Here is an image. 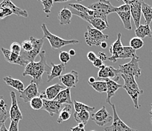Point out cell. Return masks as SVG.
Wrapping results in <instances>:
<instances>
[{
    "mask_svg": "<svg viewBox=\"0 0 152 131\" xmlns=\"http://www.w3.org/2000/svg\"><path fill=\"white\" fill-rule=\"evenodd\" d=\"M40 61L39 62L31 61L26 65L22 76H30L32 77L31 83H35L37 86L40 85L42 81V76L44 73H46L48 75L50 74L52 67L47 64L46 56L45 51H42L39 54Z\"/></svg>",
    "mask_w": 152,
    "mask_h": 131,
    "instance_id": "obj_1",
    "label": "cell"
},
{
    "mask_svg": "<svg viewBox=\"0 0 152 131\" xmlns=\"http://www.w3.org/2000/svg\"><path fill=\"white\" fill-rule=\"evenodd\" d=\"M44 44V38L37 39L34 37H30L29 40L22 42L21 52L20 56L23 60L27 62L34 61L35 59L41 52V49Z\"/></svg>",
    "mask_w": 152,
    "mask_h": 131,
    "instance_id": "obj_2",
    "label": "cell"
},
{
    "mask_svg": "<svg viewBox=\"0 0 152 131\" xmlns=\"http://www.w3.org/2000/svg\"><path fill=\"white\" fill-rule=\"evenodd\" d=\"M121 77L124 78V81L123 88L126 91L129 97L132 99L135 109H139L140 106L139 104V97L140 95L143 94L144 91L139 89V85H138L137 82L135 81L134 77L124 75V74H121Z\"/></svg>",
    "mask_w": 152,
    "mask_h": 131,
    "instance_id": "obj_3",
    "label": "cell"
},
{
    "mask_svg": "<svg viewBox=\"0 0 152 131\" xmlns=\"http://www.w3.org/2000/svg\"><path fill=\"white\" fill-rule=\"evenodd\" d=\"M41 28H42V32H43V38H45V39L49 40V43H50L51 46H52V48L53 49H58L67 45L77 44L80 42L79 40H64L62 38H61V37L52 34L48 30L46 25L44 23L42 24Z\"/></svg>",
    "mask_w": 152,
    "mask_h": 131,
    "instance_id": "obj_4",
    "label": "cell"
},
{
    "mask_svg": "<svg viewBox=\"0 0 152 131\" xmlns=\"http://www.w3.org/2000/svg\"><path fill=\"white\" fill-rule=\"evenodd\" d=\"M86 32L84 34L85 40L89 46L92 45H100L102 42H105L106 40L109 38V36L103 34V32L96 29L87 26Z\"/></svg>",
    "mask_w": 152,
    "mask_h": 131,
    "instance_id": "obj_5",
    "label": "cell"
},
{
    "mask_svg": "<svg viewBox=\"0 0 152 131\" xmlns=\"http://www.w3.org/2000/svg\"><path fill=\"white\" fill-rule=\"evenodd\" d=\"M140 59H132L129 62L119 65V71L121 74L132 76L135 78H139L142 74V70L139 67Z\"/></svg>",
    "mask_w": 152,
    "mask_h": 131,
    "instance_id": "obj_6",
    "label": "cell"
},
{
    "mask_svg": "<svg viewBox=\"0 0 152 131\" xmlns=\"http://www.w3.org/2000/svg\"><path fill=\"white\" fill-rule=\"evenodd\" d=\"M71 12L73 15H77L78 17L81 18L83 20H86L88 23L91 24L92 26V27L98 30H100V31H103V30H106V29L108 27V24L106 23L105 21H104L103 20L100 18H95L94 16H90L87 13H83V12H77V11L74 10V9H72Z\"/></svg>",
    "mask_w": 152,
    "mask_h": 131,
    "instance_id": "obj_7",
    "label": "cell"
},
{
    "mask_svg": "<svg viewBox=\"0 0 152 131\" xmlns=\"http://www.w3.org/2000/svg\"><path fill=\"white\" fill-rule=\"evenodd\" d=\"M112 109H113V121L110 126L104 128V131H138L137 130L132 129L127 126L125 123L119 118L117 114V110H116V105L114 104L110 105Z\"/></svg>",
    "mask_w": 152,
    "mask_h": 131,
    "instance_id": "obj_8",
    "label": "cell"
},
{
    "mask_svg": "<svg viewBox=\"0 0 152 131\" xmlns=\"http://www.w3.org/2000/svg\"><path fill=\"white\" fill-rule=\"evenodd\" d=\"M87 8L107 17L109 14L114 13L115 10V6L112 5L109 1L105 0H100L99 2L89 4Z\"/></svg>",
    "mask_w": 152,
    "mask_h": 131,
    "instance_id": "obj_9",
    "label": "cell"
},
{
    "mask_svg": "<svg viewBox=\"0 0 152 131\" xmlns=\"http://www.w3.org/2000/svg\"><path fill=\"white\" fill-rule=\"evenodd\" d=\"M90 118L99 127H104L108 123L113 121V116L107 111L105 106H102L97 112L92 113Z\"/></svg>",
    "mask_w": 152,
    "mask_h": 131,
    "instance_id": "obj_10",
    "label": "cell"
},
{
    "mask_svg": "<svg viewBox=\"0 0 152 131\" xmlns=\"http://www.w3.org/2000/svg\"><path fill=\"white\" fill-rule=\"evenodd\" d=\"M124 4L130 6L131 15L133 19V21L135 24L136 28L141 25L140 20L141 16H142V5L143 1L142 0H133V1H127L124 0Z\"/></svg>",
    "mask_w": 152,
    "mask_h": 131,
    "instance_id": "obj_11",
    "label": "cell"
},
{
    "mask_svg": "<svg viewBox=\"0 0 152 131\" xmlns=\"http://www.w3.org/2000/svg\"><path fill=\"white\" fill-rule=\"evenodd\" d=\"M120 73L119 69H115L111 66H106L104 64L102 68L98 72V79L99 81L104 79H110L115 82L120 81L118 74Z\"/></svg>",
    "mask_w": 152,
    "mask_h": 131,
    "instance_id": "obj_12",
    "label": "cell"
},
{
    "mask_svg": "<svg viewBox=\"0 0 152 131\" xmlns=\"http://www.w3.org/2000/svg\"><path fill=\"white\" fill-rule=\"evenodd\" d=\"M39 89L37 84L35 83H31L29 84L28 86L24 89V90L20 94V99H21L24 102H30L34 98L39 96Z\"/></svg>",
    "mask_w": 152,
    "mask_h": 131,
    "instance_id": "obj_13",
    "label": "cell"
},
{
    "mask_svg": "<svg viewBox=\"0 0 152 131\" xmlns=\"http://www.w3.org/2000/svg\"><path fill=\"white\" fill-rule=\"evenodd\" d=\"M11 99H12V105H11L10 111H9V114H10L11 121H20V120L23 119V115L20 110V108L18 103L17 96L15 91H12L10 92Z\"/></svg>",
    "mask_w": 152,
    "mask_h": 131,
    "instance_id": "obj_14",
    "label": "cell"
},
{
    "mask_svg": "<svg viewBox=\"0 0 152 131\" xmlns=\"http://www.w3.org/2000/svg\"><path fill=\"white\" fill-rule=\"evenodd\" d=\"M59 81L67 88H75L79 82V74L76 71H71L70 73L63 74L59 78Z\"/></svg>",
    "mask_w": 152,
    "mask_h": 131,
    "instance_id": "obj_15",
    "label": "cell"
},
{
    "mask_svg": "<svg viewBox=\"0 0 152 131\" xmlns=\"http://www.w3.org/2000/svg\"><path fill=\"white\" fill-rule=\"evenodd\" d=\"M1 51H2V54L4 55L5 60L8 62L10 63V64H18V65L26 67V65L29 63L23 60L20 55H18V54H15L14 52H11L10 49H6L5 48L2 47L1 48Z\"/></svg>",
    "mask_w": 152,
    "mask_h": 131,
    "instance_id": "obj_16",
    "label": "cell"
},
{
    "mask_svg": "<svg viewBox=\"0 0 152 131\" xmlns=\"http://www.w3.org/2000/svg\"><path fill=\"white\" fill-rule=\"evenodd\" d=\"M139 59V56L136 54V51L134 50L130 46H124V49L116 57H108V60L110 62L116 63L118 59Z\"/></svg>",
    "mask_w": 152,
    "mask_h": 131,
    "instance_id": "obj_17",
    "label": "cell"
},
{
    "mask_svg": "<svg viewBox=\"0 0 152 131\" xmlns=\"http://www.w3.org/2000/svg\"><path fill=\"white\" fill-rule=\"evenodd\" d=\"M62 106L63 105L55 100H43L42 108L49 113L50 116L53 117L55 114L61 112L62 110Z\"/></svg>",
    "mask_w": 152,
    "mask_h": 131,
    "instance_id": "obj_18",
    "label": "cell"
},
{
    "mask_svg": "<svg viewBox=\"0 0 152 131\" xmlns=\"http://www.w3.org/2000/svg\"><path fill=\"white\" fill-rule=\"evenodd\" d=\"M5 8L12 10L14 15L21 16V17L23 18L28 17V13H27V11L23 10V9H21L18 6H16L13 2H11L10 0H4L2 2H0V9H5Z\"/></svg>",
    "mask_w": 152,
    "mask_h": 131,
    "instance_id": "obj_19",
    "label": "cell"
},
{
    "mask_svg": "<svg viewBox=\"0 0 152 131\" xmlns=\"http://www.w3.org/2000/svg\"><path fill=\"white\" fill-rule=\"evenodd\" d=\"M104 81L107 83V99H106L105 102L106 103H108L109 105H111L112 103L110 102V99L113 96H115V93L119 89L123 88V85L118 84L117 82L114 81H111L110 79H104Z\"/></svg>",
    "mask_w": 152,
    "mask_h": 131,
    "instance_id": "obj_20",
    "label": "cell"
},
{
    "mask_svg": "<svg viewBox=\"0 0 152 131\" xmlns=\"http://www.w3.org/2000/svg\"><path fill=\"white\" fill-rule=\"evenodd\" d=\"M51 65H52V70L50 74L48 75L47 82H50L56 78H60L61 76H62L64 71H65V64L62 63L59 64H55L54 63L51 62Z\"/></svg>",
    "mask_w": 152,
    "mask_h": 131,
    "instance_id": "obj_21",
    "label": "cell"
},
{
    "mask_svg": "<svg viewBox=\"0 0 152 131\" xmlns=\"http://www.w3.org/2000/svg\"><path fill=\"white\" fill-rule=\"evenodd\" d=\"M55 101H57L58 102L61 103V105H72L73 102H72L71 96H70V88H66L65 89L59 92V94L58 95L57 97L55 99Z\"/></svg>",
    "mask_w": 152,
    "mask_h": 131,
    "instance_id": "obj_22",
    "label": "cell"
},
{
    "mask_svg": "<svg viewBox=\"0 0 152 131\" xmlns=\"http://www.w3.org/2000/svg\"><path fill=\"white\" fill-rule=\"evenodd\" d=\"M72 15H73V14L70 9H67V8H63L58 12V18L60 21L61 25L70 24V22H71Z\"/></svg>",
    "mask_w": 152,
    "mask_h": 131,
    "instance_id": "obj_23",
    "label": "cell"
},
{
    "mask_svg": "<svg viewBox=\"0 0 152 131\" xmlns=\"http://www.w3.org/2000/svg\"><path fill=\"white\" fill-rule=\"evenodd\" d=\"M65 89L66 88L64 87L63 86L59 85L58 83H55L52 85V86H49L45 89L48 100H55V98L57 97L58 95L59 94V92Z\"/></svg>",
    "mask_w": 152,
    "mask_h": 131,
    "instance_id": "obj_24",
    "label": "cell"
},
{
    "mask_svg": "<svg viewBox=\"0 0 152 131\" xmlns=\"http://www.w3.org/2000/svg\"><path fill=\"white\" fill-rule=\"evenodd\" d=\"M3 81L8 86H12L20 92H22L25 89L24 84L20 80L15 79V78H12V77H5L3 78Z\"/></svg>",
    "mask_w": 152,
    "mask_h": 131,
    "instance_id": "obj_25",
    "label": "cell"
},
{
    "mask_svg": "<svg viewBox=\"0 0 152 131\" xmlns=\"http://www.w3.org/2000/svg\"><path fill=\"white\" fill-rule=\"evenodd\" d=\"M135 34L136 37H139L142 40L147 37L149 38L152 37V31L151 30L150 25L148 24H144V25L141 24L138 28L135 29Z\"/></svg>",
    "mask_w": 152,
    "mask_h": 131,
    "instance_id": "obj_26",
    "label": "cell"
},
{
    "mask_svg": "<svg viewBox=\"0 0 152 131\" xmlns=\"http://www.w3.org/2000/svg\"><path fill=\"white\" fill-rule=\"evenodd\" d=\"M124 49L122 42H121V34L119 33L117 34V39L114 42H113L110 47V52L112 56L111 57H116L121 53V51Z\"/></svg>",
    "mask_w": 152,
    "mask_h": 131,
    "instance_id": "obj_27",
    "label": "cell"
},
{
    "mask_svg": "<svg viewBox=\"0 0 152 131\" xmlns=\"http://www.w3.org/2000/svg\"><path fill=\"white\" fill-rule=\"evenodd\" d=\"M119 15L120 18L121 19L124 24V27L128 30H132V25H131V11H126V12H117Z\"/></svg>",
    "mask_w": 152,
    "mask_h": 131,
    "instance_id": "obj_28",
    "label": "cell"
},
{
    "mask_svg": "<svg viewBox=\"0 0 152 131\" xmlns=\"http://www.w3.org/2000/svg\"><path fill=\"white\" fill-rule=\"evenodd\" d=\"M71 105H65L64 107L61 111V112L59 113V116L57 120V122L58 124H61V123L64 122V121H68L70 118V116H71Z\"/></svg>",
    "mask_w": 152,
    "mask_h": 131,
    "instance_id": "obj_29",
    "label": "cell"
},
{
    "mask_svg": "<svg viewBox=\"0 0 152 131\" xmlns=\"http://www.w3.org/2000/svg\"><path fill=\"white\" fill-rule=\"evenodd\" d=\"M142 13L145 18V24L150 25L152 21V7L143 2L142 5Z\"/></svg>",
    "mask_w": 152,
    "mask_h": 131,
    "instance_id": "obj_30",
    "label": "cell"
},
{
    "mask_svg": "<svg viewBox=\"0 0 152 131\" xmlns=\"http://www.w3.org/2000/svg\"><path fill=\"white\" fill-rule=\"evenodd\" d=\"M74 117L75 121L78 124H83L84 125H86L90 118V114L88 111H81L80 113H74Z\"/></svg>",
    "mask_w": 152,
    "mask_h": 131,
    "instance_id": "obj_31",
    "label": "cell"
},
{
    "mask_svg": "<svg viewBox=\"0 0 152 131\" xmlns=\"http://www.w3.org/2000/svg\"><path fill=\"white\" fill-rule=\"evenodd\" d=\"M74 109L75 112L80 113L81 111H88V112H92L95 110V107H90V106L87 105L83 104L82 102L74 100Z\"/></svg>",
    "mask_w": 152,
    "mask_h": 131,
    "instance_id": "obj_32",
    "label": "cell"
},
{
    "mask_svg": "<svg viewBox=\"0 0 152 131\" xmlns=\"http://www.w3.org/2000/svg\"><path fill=\"white\" fill-rule=\"evenodd\" d=\"M96 92L99 93H104L107 92V83L104 81H98L92 84H89Z\"/></svg>",
    "mask_w": 152,
    "mask_h": 131,
    "instance_id": "obj_33",
    "label": "cell"
},
{
    "mask_svg": "<svg viewBox=\"0 0 152 131\" xmlns=\"http://www.w3.org/2000/svg\"><path fill=\"white\" fill-rule=\"evenodd\" d=\"M68 6H70V8H72L74 10L77 11V12H83V13H87L90 16H93L95 12L91 9H88L87 7L84 6V5H81V4H77V3H69Z\"/></svg>",
    "mask_w": 152,
    "mask_h": 131,
    "instance_id": "obj_34",
    "label": "cell"
},
{
    "mask_svg": "<svg viewBox=\"0 0 152 131\" xmlns=\"http://www.w3.org/2000/svg\"><path fill=\"white\" fill-rule=\"evenodd\" d=\"M30 107L32 108V109L36 110H40L43 108V100L42 99L37 96V97L34 98L30 102Z\"/></svg>",
    "mask_w": 152,
    "mask_h": 131,
    "instance_id": "obj_35",
    "label": "cell"
},
{
    "mask_svg": "<svg viewBox=\"0 0 152 131\" xmlns=\"http://www.w3.org/2000/svg\"><path fill=\"white\" fill-rule=\"evenodd\" d=\"M9 118H10V114H9V110H8V106L0 108V129L2 125L5 124V122Z\"/></svg>",
    "mask_w": 152,
    "mask_h": 131,
    "instance_id": "obj_36",
    "label": "cell"
},
{
    "mask_svg": "<svg viewBox=\"0 0 152 131\" xmlns=\"http://www.w3.org/2000/svg\"><path fill=\"white\" fill-rule=\"evenodd\" d=\"M144 45V41L142 39L139 38V37H133L132 39H131L130 42H129V46L134 49V50H137V49H141Z\"/></svg>",
    "mask_w": 152,
    "mask_h": 131,
    "instance_id": "obj_37",
    "label": "cell"
},
{
    "mask_svg": "<svg viewBox=\"0 0 152 131\" xmlns=\"http://www.w3.org/2000/svg\"><path fill=\"white\" fill-rule=\"evenodd\" d=\"M42 5H43V11L45 13L50 14L52 8L53 6L54 1L53 0H42L41 1Z\"/></svg>",
    "mask_w": 152,
    "mask_h": 131,
    "instance_id": "obj_38",
    "label": "cell"
},
{
    "mask_svg": "<svg viewBox=\"0 0 152 131\" xmlns=\"http://www.w3.org/2000/svg\"><path fill=\"white\" fill-rule=\"evenodd\" d=\"M59 59H60L62 64H66L70 60V54L65 51H61V52H59Z\"/></svg>",
    "mask_w": 152,
    "mask_h": 131,
    "instance_id": "obj_39",
    "label": "cell"
},
{
    "mask_svg": "<svg viewBox=\"0 0 152 131\" xmlns=\"http://www.w3.org/2000/svg\"><path fill=\"white\" fill-rule=\"evenodd\" d=\"M21 45L19 44L17 42H12V45H10V51L11 52H14L15 54H18V55H20V52H21Z\"/></svg>",
    "mask_w": 152,
    "mask_h": 131,
    "instance_id": "obj_40",
    "label": "cell"
},
{
    "mask_svg": "<svg viewBox=\"0 0 152 131\" xmlns=\"http://www.w3.org/2000/svg\"><path fill=\"white\" fill-rule=\"evenodd\" d=\"M12 15H14V14L12 12V11L10 10L9 9L5 8V9H0V20H2L5 18L11 16Z\"/></svg>",
    "mask_w": 152,
    "mask_h": 131,
    "instance_id": "obj_41",
    "label": "cell"
},
{
    "mask_svg": "<svg viewBox=\"0 0 152 131\" xmlns=\"http://www.w3.org/2000/svg\"><path fill=\"white\" fill-rule=\"evenodd\" d=\"M19 121H11L10 127H9V131H19Z\"/></svg>",
    "mask_w": 152,
    "mask_h": 131,
    "instance_id": "obj_42",
    "label": "cell"
},
{
    "mask_svg": "<svg viewBox=\"0 0 152 131\" xmlns=\"http://www.w3.org/2000/svg\"><path fill=\"white\" fill-rule=\"evenodd\" d=\"M87 59H88V60H89V61L93 63L94 61L98 59V57L97 56L95 55V52H92V51H90V52H89L87 53Z\"/></svg>",
    "mask_w": 152,
    "mask_h": 131,
    "instance_id": "obj_43",
    "label": "cell"
},
{
    "mask_svg": "<svg viewBox=\"0 0 152 131\" xmlns=\"http://www.w3.org/2000/svg\"><path fill=\"white\" fill-rule=\"evenodd\" d=\"M92 64H93V65L95 66V67H98V68H102V66L104 65V62L102 61H101L99 58H98Z\"/></svg>",
    "mask_w": 152,
    "mask_h": 131,
    "instance_id": "obj_44",
    "label": "cell"
},
{
    "mask_svg": "<svg viewBox=\"0 0 152 131\" xmlns=\"http://www.w3.org/2000/svg\"><path fill=\"white\" fill-rule=\"evenodd\" d=\"M98 58H99V59H100L101 61H102L103 62L106 61V60L108 59V57L107 56V55H106L105 53L102 52H99V56H98Z\"/></svg>",
    "mask_w": 152,
    "mask_h": 131,
    "instance_id": "obj_45",
    "label": "cell"
},
{
    "mask_svg": "<svg viewBox=\"0 0 152 131\" xmlns=\"http://www.w3.org/2000/svg\"><path fill=\"white\" fill-rule=\"evenodd\" d=\"M39 97L40 98V99H42V100H48V98H47V95L45 91H42V92H39Z\"/></svg>",
    "mask_w": 152,
    "mask_h": 131,
    "instance_id": "obj_46",
    "label": "cell"
},
{
    "mask_svg": "<svg viewBox=\"0 0 152 131\" xmlns=\"http://www.w3.org/2000/svg\"><path fill=\"white\" fill-rule=\"evenodd\" d=\"M7 105L5 104V102L4 100L3 97L2 96H0V108H4L6 107Z\"/></svg>",
    "mask_w": 152,
    "mask_h": 131,
    "instance_id": "obj_47",
    "label": "cell"
},
{
    "mask_svg": "<svg viewBox=\"0 0 152 131\" xmlns=\"http://www.w3.org/2000/svg\"><path fill=\"white\" fill-rule=\"evenodd\" d=\"M70 131H86L84 128H80L78 126L70 127Z\"/></svg>",
    "mask_w": 152,
    "mask_h": 131,
    "instance_id": "obj_48",
    "label": "cell"
},
{
    "mask_svg": "<svg viewBox=\"0 0 152 131\" xmlns=\"http://www.w3.org/2000/svg\"><path fill=\"white\" fill-rule=\"evenodd\" d=\"M100 46H101V48H102V49H105L107 47V43L106 42H102V43H101Z\"/></svg>",
    "mask_w": 152,
    "mask_h": 131,
    "instance_id": "obj_49",
    "label": "cell"
},
{
    "mask_svg": "<svg viewBox=\"0 0 152 131\" xmlns=\"http://www.w3.org/2000/svg\"><path fill=\"white\" fill-rule=\"evenodd\" d=\"M95 82V78H93V77H90V78H89V81H88V83H89V84H92L93 83Z\"/></svg>",
    "mask_w": 152,
    "mask_h": 131,
    "instance_id": "obj_50",
    "label": "cell"
},
{
    "mask_svg": "<svg viewBox=\"0 0 152 131\" xmlns=\"http://www.w3.org/2000/svg\"><path fill=\"white\" fill-rule=\"evenodd\" d=\"M69 54H70V56H75L76 55V52L74 49H70V51H69Z\"/></svg>",
    "mask_w": 152,
    "mask_h": 131,
    "instance_id": "obj_51",
    "label": "cell"
},
{
    "mask_svg": "<svg viewBox=\"0 0 152 131\" xmlns=\"http://www.w3.org/2000/svg\"><path fill=\"white\" fill-rule=\"evenodd\" d=\"M0 131H9V130L5 127V125L4 124V125H2V127H1V129H0Z\"/></svg>",
    "mask_w": 152,
    "mask_h": 131,
    "instance_id": "obj_52",
    "label": "cell"
},
{
    "mask_svg": "<svg viewBox=\"0 0 152 131\" xmlns=\"http://www.w3.org/2000/svg\"><path fill=\"white\" fill-rule=\"evenodd\" d=\"M78 127L80 128H84L85 127V125L83 124H78Z\"/></svg>",
    "mask_w": 152,
    "mask_h": 131,
    "instance_id": "obj_53",
    "label": "cell"
},
{
    "mask_svg": "<svg viewBox=\"0 0 152 131\" xmlns=\"http://www.w3.org/2000/svg\"><path fill=\"white\" fill-rule=\"evenodd\" d=\"M149 114H150L151 115V116H152V103H151V111H150Z\"/></svg>",
    "mask_w": 152,
    "mask_h": 131,
    "instance_id": "obj_54",
    "label": "cell"
},
{
    "mask_svg": "<svg viewBox=\"0 0 152 131\" xmlns=\"http://www.w3.org/2000/svg\"><path fill=\"white\" fill-rule=\"evenodd\" d=\"M151 124H152V118H151Z\"/></svg>",
    "mask_w": 152,
    "mask_h": 131,
    "instance_id": "obj_55",
    "label": "cell"
},
{
    "mask_svg": "<svg viewBox=\"0 0 152 131\" xmlns=\"http://www.w3.org/2000/svg\"><path fill=\"white\" fill-rule=\"evenodd\" d=\"M91 131H95V130H91Z\"/></svg>",
    "mask_w": 152,
    "mask_h": 131,
    "instance_id": "obj_56",
    "label": "cell"
}]
</instances>
